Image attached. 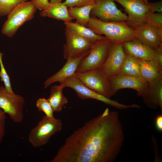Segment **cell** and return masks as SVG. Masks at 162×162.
I'll list each match as a JSON object with an SVG mask.
<instances>
[{
	"label": "cell",
	"mask_w": 162,
	"mask_h": 162,
	"mask_svg": "<svg viewBox=\"0 0 162 162\" xmlns=\"http://www.w3.org/2000/svg\"><path fill=\"white\" fill-rule=\"evenodd\" d=\"M65 30L66 42L64 45V58L67 60L73 57L88 53L93 43L67 27Z\"/></svg>",
	"instance_id": "7c38bea8"
},
{
	"label": "cell",
	"mask_w": 162,
	"mask_h": 162,
	"mask_svg": "<svg viewBox=\"0 0 162 162\" xmlns=\"http://www.w3.org/2000/svg\"><path fill=\"white\" fill-rule=\"evenodd\" d=\"M64 24L66 27L72 30L81 37L92 43L105 37V36L96 34L89 28L76 22L70 21L64 22Z\"/></svg>",
	"instance_id": "44dd1931"
},
{
	"label": "cell",
	"mask_w": 162,
	"mask_h": 162,
	"mask_svg": "<svg viewBox=\"0 0 162 162\" xmlns=\"http://www.w3.org/2000/svg\"><path fill=\"white\" fill-rule=\"evenodd\" d=\"M143 1L145 2H148V1L149 0H142Z\"/></svg>",
	"instance_id": "e575fe53"
},
{
	"label": "cell",
	"mask_w": 162,
	"mask_h": 162,
	"mask_svg": "<svg viewBox=\"0 0 162 162\" xmlns=\"http://www.w3.org/2000/svg\"><path fill=\"white\" fill-rule=\"evenodd\" d=\"M28 0H0V17L8 15L18 5Z\"/></svg>",
	"instance_id": "cb8c5ba5"
},
{
	"label": "cell",
	"mask_w": 162,
	"mask_h": 162,
	"mask_svg": "<svg viewBox=\"0 0 162 162\" xmlns=\"http://www.w3.org/2000/svg\"><path fill=\"white\" fill-rule=\"evenodd\" d=\"M137 59L141 75L148 83L152 82L162 74V66L157 61Z\"/></svg>",
	"instance_id": "ac0fdd59"
},
{
	"label": "cell",
	"mask_w": 162,
	"mask_h": 162,
	"mask_svg": "<svg viewBox=\"0 0 162 162\" xmlns=\"http://www.w3.org/2000/svg\"><path fill=\"white\" fill-rule=\"evenodd\" d=\"M87 27L98 35H104L113 43H122L135 38L134 29L126 21H106L92 16Z\"/></svg>",
	"instance_id": "7a4b0ae2"
},
{
	"label": "cell",
	"mask_w": 162,
	"mask_h": 162,
	"mask_svg": "<svg viewBox=\"0 0 162 162\" xmlns=\"http://www.w3.org/2000/svg\"><path fill=\"white\" fill-rule=\"evenodd\" d=\"M62 126L60 119H50L45 116L30 131L28 141L34 148L42 147L49 142L52 136L60 132Z\"/></svg>",
	"instance_id": "5b68a950"
},
{
	"label": "cell",
	"mask_w": 162,
	"mask_h": 162,
	"mask_svg": "<svg viewBox=\"0 0 162 162\" xmlns=\"http://www.w3.org/2000/svg\"><path fill=\"white\" fill-rule=\"evenodd\" d=\"M146 23L162 29V13L149 12L146 15Z\"/></svg>",
	"instance_id": "4316f807"
},
{
	"label": "cell",
	"mask_w": 162,
	"mask_h": 162,
	"mask_svg": "<svg viewBox=\"0 0 162 162\" xmlns=\"http://www.w3.org/2000/svg\"><path fill=\"white\" fill-rule=\"evenodd\" d=\"M124 137L118 113L106 108L67 137L50 162H113Z\"/></svg>",
	"instance_id": "6da1fadb"
},
{
	"label": "cell",
	"mask_w": 162,
	"mask_h": 162,
	"mask_svg": "<svg viewBox=\"0 0 162 162\" xmlns=\"http://www.w3.org/2000/svg\"><path fill=\"white\" fill-rule=\"evenodd\" d=\"M92 7L93 4L70 7L68 10L70 15L76 20V22L87 27L90 18V15Z\"/></svg>",
	"instance_id": "603a6c76"
},
{
	"label": "cell",
	"mask_w": 162,
	"mask_h": 162,
	"mask_svg": "<svg viewBox=\"0 0 162 162\" xmlns=\"http://www.w3.org/2000/svg\"><path fill=\"white\" fill-rule=\"evenodd\" d=\"M36 105L38 111L44 112L48 118L53 119L55 118L53 116V110L47 99L39 98L37 100Z\"/></svg>",
	"instance_id": "d4e9b609"
},
{
	"label": "cell",
	"mask_w": 162,
	"mask_h": 162,
	"mask_svg": "<svg viewBox=\"0 0 162 162\" xmlns=\"http://www.w3.org/2000/svg\"><path fill=\"white\" fill-rule=\"evenodd\" d=\"M3 54L0 52V78L1 81L3 82L4 86L9 92L14 94L11 87L9 76L7 73L3 64L2 60Z\"/></svg>",
	"instance_id": "484cf974"
},
{
	"label": "cell",
	"mask_w": 162,
	"mask_h": 162,
	"mask_svg": "<svg viewBox=\"0 0 162 162\" xmlns=\"http://www.w3.org/2000/svg\"><path fill=\"white\" fill-rule=\"evenodd\" d=\"M25 103L22 96L10 93L4 86H0V108L14 122L19 123L23 121Z\"/></svg>",
	"instance_id": "9c48e42d"
},
{
	"label": "cell",
	"mask_w": 162,
	"mask_h": 162,
	"mask_svg": "<svg viewBox=\"0 0 162 162\" xmlns=\"http://www.w3.org/2000/svg\"><path fill=\"white\" fill-rule=\"evenodd\" d=\"M5 120L0 121V144L2 142L5 133Z\"/></svg>",
	"instance_id": "4dcf8cb0"
},
{
	"label": "cell",
	"mask_w": 162,
	"mask_h": 162,
	"mask_svg": "<svg viewBox=\"0 0 162 162\" xmlns=\"http://www.w3.org/2000/svg\"><path fill=\"white\" fill-rule=\"evenodd\" d=\"M68 7L63 2L50 3L46 9L41 11L40 15L43 17H48L64 22L72 21L74 19L69 14Z\"/></svg>",
	"instance_id": "d6986e66"
},
{
	"label": "cell",
	"mask_w": 162,
	"mask_h": 162,
	"mask_svg": "<svg viewBox=\"0 0 162 162\" xmlns=\"http://www.w3.org/2000/svg\"><path fill=\"white\" fill-rule=\"evenodd\" d=\"M96 0H65L63 3L68 7H81L93 4Z\"/></svg>",
	"instance_id": "83f0119b"
},
{
	"label": "cell",
	"mask_w": 162,
	"mask_h": 162,
	"mask_svg": "<svg viewBox=\"0 0 162 162\" xmlns=\"http://www.w3.org/2000/svg\"><path fill=\"white\" fill-rule=\"evenodd\" d=\"M36 9L31 1L18 5L8 15L2 33L8 37H12L24 23L33 18Z\"/></svg>",
	"instance_id": "277c9868"
},
{
	"label": "cell",
	"mask_w": 162,
	"mask_h": 162,
	"mask_svg": "<svg viewBox=\"0 0 162 162\" xmlns=\"http://www.w3.org/2000/svg\"><path fill=\"white\" fill-rule=\"evenodd\" d=\"M120 4L128 14L126 22L135 29L146 23V15L149 12L162 11L161 1L154 3L146 2L142 0H114Z\"/></svg>",
	"instance_id": "3957f363"
},
{
	"label": "cell",
	"mask_w": 162,
	"mask_h": 162,
	"mask_svg": "<svg viewBox=\"0 0 162 162\" xmlns=\"http://www.w3.org/2000/svg\"><path fill=\"white\" fill-rule=\"evenodd\" d=\"M156 129L159 132L162 131V115H158L156 116L155 121Z\"/></svg>",
	"instance_id": "f546056e"
},
{
	"label": "cell",
	"mask_w": 162,
	"mask_h": 162,
	"mask_svg": "<svg viewBox=\"0 0 162 162\" xmlns=\"http://www.w3.org/2000/svg\"><path fill=\"white\" fill-rule=\"evenodd\" d=\"M62 0H50V3L53 4L59 2H61Z\"/></svg>",
	"instance_id": "836d02e7"
},
{
	"label": "cell",
	"mask_w": 162,
	"mask_h": 162,
	"mask_svg": "<svg viewBox=\"0 0 162 162\" xmlns=\"http://www.w3.org/2000/svg\"><path fill=\"white\" fill-rule=\"evenodd\" d=\"M65 87L60 84L51 86L50 95L47 99L53 111L55 112H61L64 106L68 103L67 98L64 95L63 90Z\"/></svg>",
	"instance_id": "ffe728a7"
},
{
	"label": "cell",
	"mask_w": 162,
	"mask_h": 162,
	"mask_svg": "<svg viewBox=\"0 0 162 162\" xmlns=\"http://www.w3.org/2000/svg\"><path fill=\"white\" fill-rule=\"evenodd\" d=\"M126 55L122 43L111 42L107 57L100 68L104 74L108 78L118 74Z\"/></svg>",
	"instance_id": "4fadbf2b"
},
{
	"label": "cell",
	"mask_w": 162,
	"mask_h": 162,
	"mask_svg": "<svg viewBox=\"0 0 162 162\" xmlns=\"http://www.w3.org/2000/svg\"><path fill=\"white\" fill-rule=\"evenodd\" d=\"M36 9L42 11L46 9L50 3L48 0H32Z\"/></svg>",
	"instance_id": "f1b7e54d"
},
{
	"label": "cell",
	"mask_w": 162,
	"mask_h": 162,
	"mask_svg": "<svg viewBox=\"0 0 162 162\" xmlns=\"http://www.w3.org/2000/svg\"><path fill=\"white\" fill-rule=\"evenodd\" d=\"M144 103L148 107H159L162 111V74L152 82L148 83V89L142 97Z\"/></svg>",
	"instance_id": "e0dca14e"
},
{
	"label": "cell",
	"mask_w": 162,
	"mask_h": 162,
	"mask_svg": "<svg viewBox=\"0 0 162 162\" xmlns=\"http://www.w3.org/2000/svg\"><path fill=\"white\" fill-rule=\"evenodd\" d=\"M74 75L92 90L108 98L113 96L109 78L100 68L76 72Z\"/></svg>",
	"instance_id": "ba28073f"
},
{
	"label": "cell",
	"mask_w": 162,
	"mask_h": 162,
	"mask_svg": "<svg viewBox=\"0 0 162 162\" xmlns=\"http://www.w3.org/2000/svg\"><path fill=\"white\" fill-rule=\"evenodd\" d=\"M6 118V115L3 110L0 108V121L5 120Z\"/></svg>",
	"instance_id": "d6a6232c"
},
{
	"label": "cell",
	"mask_w": 162,
	"mask_h": 162,
	"mask_svg": "<svg viewBox=\"0 0 162 162\" xmlns=\"http://www.w3.org/2000/svg\"><path fill=\"white\" fill-rule=\"evenodd\" d=\"M111 43L105 36L93 43L88 54L81 61L76 72L100 68L107 57Z\"/></svg>",
	"instance_id": "8992f818"
},
{
	"label": "cell",
	"mask_w": 162,
	"mask_h": 162,
	"mask_svg": "<svg viewBox=\"0 0 162 162\" xmlns=\"http://www.w3.org/2000/svg\"><path fill=\"white\" fill-rule=\"evenodd\" d=\"M118 74L143 78L140 72L137 58L126 54Z\"/></svg>",
	"instance_id": "7402d4cb"
},
{
	"label": "cell",
	"mask_w": 162,
	"mask_h": 162,
	"mask_svg": "<svg viewBox=\"0 0 162 162\" xmlns=\"http://www.w3.org/2000/svg\"><path fill=\"white\" fill-rule=\"evenodd\" d=\"M156 53V60L162 66V47L155 50Z\"/></svg>",
	"instance_id": "1f68e13d"
},
{
	"label": "cell",
	"mask_w": 162,
	"mask_h": 162,
	"mask_svg": "<svg viewBox=\"0 0 162 162\" xmlns=\"http://www.w3.org/2000/svg\"><path fill=\"white\" fill-rule=\"evenodd\" d=\"M122 44L127 54L140 59L156 60L155 51L135 38L125 41Z\"/></svg>",
	"instance_id": "2e32d148"
},
{
	"label": "cell",
	"mask_w": 162,
	"mask_h": 162,
	"mask_svg": "<svg viewBox=\"0 0 162 162\" xmlns=\"http://www.w3.org/2000/svg\"><path fill=\"white\" fill-rule=\"evenodd\" d=\"M88 53L84 54L70 58L58 71L47 79L44 82V88H47L52 84L59 82L74 76L82 59Z\"/></svg>",
	"instance_id": "9a60e30c"
},
{
	"label": "cell",
	"mask_w": 162,
	"mask_h": 162,
	"mask_svg": "<svg viewBox=\"0 0 162 162\" xmlns=\"http://www.w3.org/2000/svg\"><path fill=\"white\" fill-rule=\"evenodd\" d=\"M113 96L121 89L135 90L139 97H143L147 92L148 83L143 78L118 74L109 78Z\"/></svg>",
	"instance_id": "8fae6325"
},
{
	"label": "cell",
	"mask_w": 162,
	"mask_h": 162,
	"mask_svg": "<svg viewBox=\"0 0 162 162\" xmlns=\"http://www.w3.org/2000/svg\"><path fill=\"white\" fill-rule=\"evenodd\" d=\"M135 38L155 50L162 47V29L147 23L134 29Z\"/></svg>",
	"instance_id": "5bb4252c"
},
{
	"label": "cell",
	"mask_w": 162,
	"mask_h": 162,
	"mask_svg": "<svg viewBox=\"0 0 162 162\" xmlns=\"http://www.w3.org/2000/svg\"><path fill=\"white\" fill-rule=\"evenodd\" d=\"M104 21H126L128 16L119 9L114 0H96L90 14Z\"/></svg>",
	"instance_id": "30bf717a"
},
{
	"label": "cell",
	"mask_w": 162,
	"mask_h": 162,
	"mask_svg": "<svg viewBox=\"0 0 162 162\" xmlns=\"http://www.w3.org/2000/svg\"><path fill=\"white\" fill-rule=\"evenodd\" d=\"M60 83L63 85L65 88L68 87L73 89L78 97L82 99H95L119 110L133 108L134 107L133 104L127 105L120 103L92 90L85 85L75 75L64 80Z\"/></svg>",
	"instance_id": "52a82bcc"
}]
</instances>
